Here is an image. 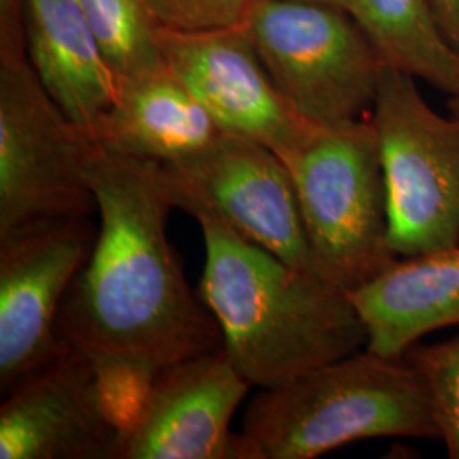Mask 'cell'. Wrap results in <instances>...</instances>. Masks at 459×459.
<instances>
[{"instance_id": "obj_1", "label": "cell", "mask_w": 459, "mask_h": 459, "mask_svg": "<svg viewBox=\"0 0 459 459\" xmlns=\"http://www.w3.org/2000/svg\"><path fill=\"white\" fill-rule=\"evenodd\" d=\"M89 179L98 237L66 291L60 335L109 379L148 381L176 362L223 349L213 315L167 238L176 210L164 165L96 147Z\"/></svg>"}, {"instance_id": "obj_2", "label": "cell", "mask_w": 459, "mask_h": 459, "mask_svg": "<svg viewBox=\"0 0 459 459\" xmlns=\"http://www.w3.org/2000/svg\"><path fill=\"white\" fill-rule=\"evenodd\" d=\"M204 240L199 296L223 351L252 388H273L366 347L351 296L284 263L210 214L193 216Z\"/></svg>"}, {"instance_id": "obj_3", "label": "cell", "mask_w": 459, "mask_h": 459, "mask_svg": "<svg viewBox=\"0 0 459 459\" xmlns=\"http://www.w3.org/2000/svg\"><path fill=\"white\" fill-rule=\"evenodd\" d=\"M242 434L259 459H313L371 439L439 441L420 371L405 356L361 349L273 388L247 405Z\"/></svg>"}, {"instance_id": "obj_4", "label": "cell", "mask_w": 459, "mask_h": 459, "mask_svg": "<svg viewBox=\"0 0 459 459\" xmlns=\"http://www.w3.org/2000/svg\"><path fill=\"white\" fill-rule=\"evenodd\" d=\"M295 182L313 273L347 293L398 261L377 130L369 116L322 128L286 160Z\"/></svg>"}, {"instance_id": "obj_5", "label": "cell", "mask_w": 459, "mask_h": 459, "mask_svg": "<svg viewBox=\"0 0 459 459\" xmlns=\"http://www.w3.org/2000/svg\"><path fill=\"white\" fill-rule=\"evenodd\" d=\"M369 117L398 257L459 247V116L427 104L417 81L383 66Z\"/></svg>"}, {"instance_id": "obj_6", "label": "cell", "mask_w": 459, "mask_h": 459, "mask_svg": "<svg viewBox=\"0 0 459 459\" xmlns=\"http://www.w3.org/2000/svg\"><path fill=\"white\" fill-rule=\"evenodd\" d=\"M242 26L282 96L313 125L330 128L369 116L385 65L347 11L252 0Z\"/></svg>"}, {"instance_id": "obj_7", "label": "cell", "mask_w": 459, "mask_h": 459, "mask_svg": "<svg viewBox=\"0 0 459 459\" xmlns=\"http://www.w3.org/2000/svg\"><path fill=\"white\" fill-rule=\"evenodd\" d=\"M98 143L51 99L28 55L0 56V235L98 212Z\"/></svg>"}, {"instance_id": "obj_8", "label": "cell", "mask_w": 459, "mask_h": 459, "mask_svg": "<svg viewBox=\"0 0 459 459\" xmlns=\"http://www.w3.org/2000/svg\"><path fill=\"white\" fill-rule=\"evenodd\" d=\"M162 165L178 210L210 214L284 263L313 273L295 182L271 148L225 133L195 157Z\"/></svg>"}, {"instance_id": "obj_9", "label": "cell", "mask_w": 459, "mask_h": 459, "mask_svg": "<svg viewBox=\"0 0 459 459\" xmlns=\"http://www.w3.org/2000/svg\"><path fill=\"white\" fill-rule=\"evenodd\" d=\"M98 237L92 216L31 223L0 235V392L64 354L58 316Z\"/></svg>"}, {"instance_id": "obj_10", "label": "cell", "mask_w": 459, "mask_h": 459, "mask_svg": "<svg viewBox=\"0 0 459 459\" xmlns=\"http://www.w3.org/2000/svg\"><path fill=\"white\" fill-rule=\"evenodd\" d=\"M250 388L223 349L165 368L125 417L119 459H259L231 430Z\"/></svg>"}, {"instance_id": "obj_11", "label": "cell", "mask_w": 459, "mask_h": 459, "mask_svg": "<svg viewBox=\"0 0 459 459\" xmlns=\"http://www.w3.org/2000/svg\"><path fill=\"white\" fill-rule=\"evenodd\" d=\"M159 43L167 66L223 132L271 148L286 162L324 128L282 96L242 24L208 31L160 28Z\"/></svg>"}, {"instance_id": "obj_12", "label": "cell", "mask_w": 459, "mask_h": 459, "mask_svg": "<svg viewBox=\"0 0 459 459\" xmlns=\"http://www.w3.org/2000/svg\"><path fill=\"white\" fill-rule=\"evenodd\" d=\"M109 379L75 347L4 394L0 459H119Z\"/></svg>"}, {"instance_id": "obj_13", "label": "cell", "mask_w": 459, "mask_h": 459, "mask_svg": "<svg viewBox=\"0 0 459 459\" xmlns=\"http://www.w3.org/2000/svg\"><path fill=\"white\" fill-rule=\"evenodd\" d=\"M223 134L167 64L117 77L115 99L91 132L99 147L165 165L195 157Z\"/></svg>"}, {"instance_id": "obj_14", "label": "cell", "mask_w": 459, "mask_h": 459, "mask_svg": "<svg viewBox=\"0 0 459 459\" xmlns=\"http://www.w3.org/2000/svg\"><path fill=\"white\" fill-rule=\"evenodd\" d=\"M349 296L366 328V349L403 356L429 333L459 327V247L398 257Z\"/></svg>"}, {"instance_id": "obj_15", "label": "cell", "mask_w": 459, "mask_h": 459, "mask_svg": "<svg viewBox=\"0 0 459 459\" xmlns=\"http://www.w3.org/2000/svg\"><path fill=\"white\" fill-rule=\"evenodd\" d=\"M24 38L51 99L92 132L115 99L116 75L79 0H24Z\"/></svg>"}, {"instance_id": "obj_16", "label": "cell", "mask_w": 459, "mask_h": 459, "mask_svg": "<svg viewBox=\"0 0 459 459\" xmlns=\"http://www.w3.org/2000/svg\"><path fill=\"white\" fill-rule=\"evenodd\" d=\"M347 13L383 65L459 96V49L444 33L432 0H349Z\"/></svg>"}, {"instance_id": "obj_17", "label": "cell", "mask_w": 459, "mask_h": 459, "mask_svg": "<svg viewBox=\"0 0 459 459\" xmlns=\"http://www.w3.org/2000/svg\"><path fill=\"white\" fill-rule=\"evenodd\" d=\"M117 77H128L165 65L160 26L143 0H79Z\"/></svg>"}, {"instance_id": "obj_18", "label": "cell", "mask_w": 459, "mask_h": 459, "mask_svg": "<svg viewBox=\"0 0 459 459\" xmlns=\"http://www.w3.org/2000/svg\"><path fill=\"white\" fill-rule=\"evenodd\" d=\"M426 381L439 441L459 459V333L437 344H415L403 354Z\"/></svg>"}, {"instance_id": "obj_19", "label": "cell", "mask_w": 459, "mask_h": 459, "mask_svg": "<svg viewBox=\"0 0 459 459\" xmlns=\"http://www.w3.org/2000/svg\"><path fill=\"white\" fill-rule=\"evenodd\" d=\"M155 22L174 31H208L242 24L252 0H143Z\"/></svg>"}, {"instance_id": "obj_20", "label": "cell", "mask_w": 459, "mask_h": 459, "mask_svg": "<svg viewBox=\"0 0 459 459\" xmlns=\"http://www.w3.org/2000/svg\"><path fill=\"white\" fill-rule=\"evenodd\" d=\"M26 55L24 0H0V56Z\"/></svg>"}, {"instance_id": "obj_21", "label": "cell", "mask_w": 459, "mask_h": 459, "mask_svg": "<svg viewBox=\"0 0 459 459\" xmlns=\"http://www.w3.org/2000/svg\"><path fill=\"white\" fill-rule=\"evenodd\" d=\"M432 4L444 33L459 49V0H432Z\"/></svg>"}, {"instance_id": "obj_22", "label": "cell", "mask_w": 459, "mask_h": 459, "mask_svg": "<svg viewBox=\"0 0 459 459\" xmlns=\"http://www.w3.org/2000/svg\"><path fill=\"white\" fill-rule=\"evenodd\" d=\"M291 2H310V4H324V5H332V7H339L347 11L349 7V0H291Z\"/></svg>"}, {"instance_id": "obj_23", "label": "cell", "mask_w": 459, "mask_h": 459, "mask_svg": "<svg viewBox=\"0 0 459 459\" xmlns=\"http://www.w3.org/2000/svg\"><path fill=\"white\" fill-rule=\"evenodd\" d=\"M449 106H451V111H453V115L459 116V96H456V98H451Z\"/></svg>"}]
</instances>
